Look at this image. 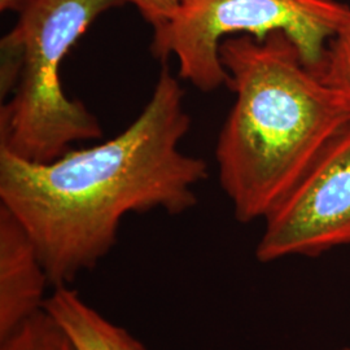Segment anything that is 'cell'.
Returning a JSON list of instances; mask_svg holds the SVG:
<instances>
[{
	"label": "cell",
	"mask_w": 350,
	"mask_h": 350,
	"mask_svg": "<svg viewBox=\"0 0 350 350\" xmlns=\"http://www.w3.org/2000/svg\"><path fill=\"white\" fill-rule=\"evenodd\" d=\"M185 98L165 62L150 100L117 137L47 163L0 150V205L33 240L52 287L94 270L127 214L196 206L208 163L179 150L191 127Z\"/></svg>",
	"instance_id": "obj_1"
},
{
	"label": "cell",
	"mask_w": 350,
	"mask_h": 350,
	"mask_svg": "<svg viewBox=\"0 0 350 350\" xmlns=\"http://www.w3.org/2000/svg\"><path fill=\"white\" fill-rule=\"evenodd\" d=\"M219 59L237 95L215 148L219 185L250 224L287 198L350 111L283 31L226 38Z\"/></svg>",
	"instance_id": "obj_2"
},
{
	"label": "cell",
	"mask_w": 350,
	"mask_h": 350,
	"mask_svg": "<svg viewBox=\"0 0 350 350\" xmlns=\"http://www.w3.org/2000/svg\"><path fill=\"white\" fill-rule=\"evenodd\" d=\"M127 0H23L0 40V150L47 163L75 142L103 137L82 101L64 92L65 56L103 13Z\"/></svg>",
	"instance_id": "obj_3"
},
{
	"label": "cell",
	"mask_w": 350,
	"mask_h": 350,
	"mask_svg": "<svg viewBox=\"0 0 350 350\" xmlns=\"http://www.w3.org/2000/svg\"><path fill=\"white\" fill-rule=\"evenodd\" d=\"M348 12L349 5L338 0H183L173 18L153 30L150 52L161 63L174 57L180 79L212 92L228 83L219 59L224 39L283 31L317 72Z\"/></svg>",
	"instance_id": "obj_4"
},
{
	"label": "cell",
	"mask_w": 350,
	"mask_h": 350,
	"mask_svg": "<svg viewBox=\"0 0 350 350\" xmlns=\"http://www.w3.org/2000/svg\"><path fill=\"white\" fill-rule=\"evenodd\" d=\"M263 221L256 247L260 262L293 256L314 258L350 245V121Z\"/></svg>",
	"instance_id": "obj_5"
},
{
	"label": "cell",
	"mask_w": 350,
	"mask_h": 350,
	"mask_svg": "<svg viewBox=\"0 0 350 350\" xmlns=\"http://www.w3.org/2000/svg\"><path fill=\"white\" fill-rule=\"evenodd\" d=\"M49 284L33 240L12 213L0 205V341L44 310Z\"/></svg>",
	"instance_id": "obj_6"
},
{
	"label": "cell",
	"mask_w": 350,
	"mask_h": 350,
	"mask_svg": "<svg viewBox=\"0 0 350 350\" xmlns=\"http://www.w3.org/2000/svg\"><path fill=\"white\" fill-rule=\"evenodd\" d=\"M44 310L62 325L77 350H148L122 325L92 308L70 286L53 288Z\"/></svg>",
	"instance_id": "obj_7"
},
{
	"label": "cell",
	"mask_w": 350,
	"mask_h": 350,
	"mask_svg": "<svg viewBox=\"0 0 350 350\" xmlns=\"http://www.w3.org/2000/svg\"><path fill=\"white\" fill-rule=\"evenodd\" d=\"M0 350H77L72 340L46 310L34 315L0 341Z\"/></svg>",
	"instance_id": "obj_8"
},
{
	"label": "cell",
	"mask_w": 350,
	"mask_h": 350,
	"mask_svg": "<svg viewBox=\"0 0 350 350\" xmlns=\"http://www.w3.org/2000/svg\"><path fill=\"white\" fill-rule=\"evenodd\" d=\"M317 72L350 111V5L345 21L328 40Z\"/></svg>",
	"instance_id": "obj_9"
},
{
	"label": "cell",
	"mask_w": 350,
	"mask_h": 350,
	"mask_svg": "<svg viewBox=\"0 0 350 350\" xmlns=\"http://www.w3.org/2000/svg\"><path fill=\"white\" fill-rule=\"evenodd\" d=\"M133 4L152 30L166 25L179 10L183 0H127Z\"/></svg>",
	"instance_id": "obj_10"
},
{
	"label": "cell",
	"mask_w": 350,
	"mask_h": 350,
	"mask_svg": "<svg viewBox=\"0 0 350 350\" xmlns=\"http://www.w3.org/2000/svg\"><path fill=\"white\" fill-rule=\"evenodd\" d=\"M23 0H0V11L7 12V11H13L17 12L21 7Z\"/></svg>",
	"instance_id": "obj_11"
},
{
	"label": "cell",
	"mask_w": 350,
	"mask_h": 350,
	"mask_svg": "<svg viewBox=\"0 0 350 350\" xmlns=\"http://www.w3.org/2000/svg\"><path fill=\"white\" fill-rule=\"evenodd\" d=\"M338 350H350V347H347V348H341V349Z\"/></svg>",
	"instance_id": "obj_12"
}]
</instances>
